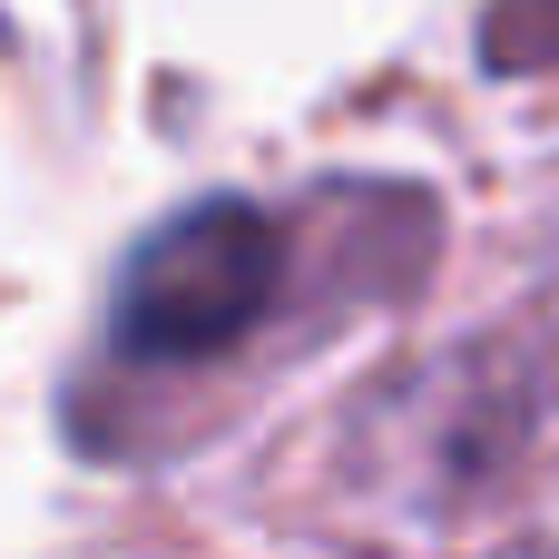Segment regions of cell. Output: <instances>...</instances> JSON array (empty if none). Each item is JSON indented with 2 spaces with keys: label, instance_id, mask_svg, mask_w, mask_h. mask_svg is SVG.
<instances>
[{
  "label": "cell",
  "instance_id": "cell-1",
  "mask_svg": "<svg viewBox=\"0 0 559 559\" xmlns=\"http://www.w3.org/2000/svg\"><path fill=\"white\" fill-rule=\"evenodd\" d=\"M275 285H285V236H275V216H255V206H236V197H206V206L167 216V226L128 255L118 305H108V334H118V354H138V364H206V354H226L236 334L265 324Z\"/></svg>",
  "mask_w": 559,
  "mask_h": 559
},
{
  "label": "cell",
  "instance_id": "cell-2",
  "mask_svg": "<svg viewBox=\"0 0 559 559\" xmlns=\"http://www.w3.org/2000/svg\"><path fill=\"white\" fill-rule=\"evenodd\" d=\"M540 49H559V20H550V39H540Z\"/></svg>",
  "mask_w": 559,
  "mask_h": 559
}]
</instances>
